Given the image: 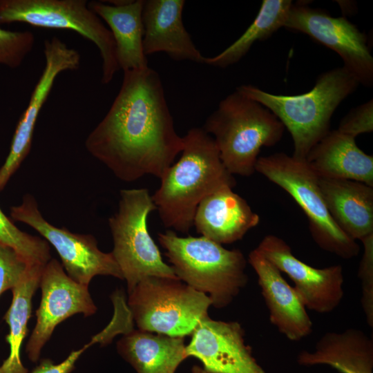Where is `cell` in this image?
Here are the masks:
<instances>
[{"mask_svg":"<svg viewBox=\"0 0 373 373\" xmlns=\"http://www.w3.org/2000/svg\"><path fill=\"white\" fill-rule=\"evenodd\" d=\"M183 146L160 77L149 66L124 71L118 94L85 140L88 152L124 182L160 178Z\"/></svg>","mask_w":373,"mask_h":373,"instance_id":"obj_1","label":"cell"},{"mask_svg":"<svg viewBox=\"0 0 373 373\" xmlns=\"http://www.w3.org/2000/svg\"><path fill=\"white\" fill-rule=\"evenodd\" d=\"M256 249L294 283L306 309L329 313L341 303L344 296L341 265L313 267L297 258L283 239L272 234L265 236Z\"/></svg>","mask_w":373,"mask_h":373,"instance_id":"obj_14","label":"cell"},{"mask_svg":"<svg viewBox=\"0 0 373 373\" xmlns=\"http://www.w3.org/2000/svg\"><path fill=\"white\" fill-rule=\"evenodd\" d=\"M296 361L303 366L328 365L341 373H373V341L354 328L327 332L314 350L300 352Z\"/></svg>","mask_w":373,"mask_h":373,"instance_id":"obj_21","label":"cell"},{"mask_svg":"<svg viewBox=\"0 0 373 373\" xmlns=\"http://www.w3.org/2000/svg\"><path fill=\"white\" fill-rule=\"evenodd\" d=\"M248 262L257 274L271 323L290 341H298L309 335L313 323L294 287L256 249L249 254Z\"/></svg>","mask_w":373,"mask_h":373,"instance_id":"obj_16","label":"cell"},{"mask_svg":"<svg viewBox=\"0 0 373 373\" xmlns=\"http://www.w3.org/2000/svg\"><path fill=\"white\" fill-rule=\"evenodd\" d=\"M158 241L177 278L209 296L217 309L231 304L248 283L247 260L239 249L204 236L180 237L172 230L160 233Z\"/></svg>","mask_w":373,"mask_h":373,"instance_id":"obj_4","label":"cell"},{"mask_svg":"<svg viewBox=\"0 0 373 373\" xmlns=\"http://www.w3.org/2000/svg\"><path fill=\"white\" fill-rule=\"evenodd\" d=\"M364 251L358 276L361 280V305L366 321L373 327V234L361 240Z\"/></svg>","mask_w":373,"mask_h":373,"instance_id":"obj_28","label":"cell"},{"mask_svg":"<svg viewBox=\"0 0 373 373\" xmlns=\"http://www.w3.org/2000/svg\"><path fill=\"white\" fill-rule=\"evenodd\" d=\"M143 2L128 1L119 6L105 1L88 3L89 8L109 27L115 44L117 64L123 71L149 66L143 49Z\"/></svg>","mask_w":373,"mask_h":373,"instance_id":"obj_22","label":"cell"},{"mask_svg":"<svg viewBox=\"0 0 373 373\" xmlns=\"http://www.w3.org/2000/svg\"><path fill=\"white\" fill-rule=\"evenodd\" d=\"M337 130L354 138L359 134L372 132V99L352 109L342 119Z\"/></svg>","mask_w":373,"mask_h":373,"instance_id":"obj_30","label":"cell"},{"mask_svg":"<svg viewBox=\"0 0 373 373\" xmlns=\"http://www.w3.org/2000/svg\"><path fill=\"white\" fill-rule=\"evenodd\" d=\"M39 287L41 295L36 323L26 345L28 358L32 362L39 360L44 346L59 323L77 314L93 315L97 309L88 286L70 278L55 258L43 267Z\"/></svg>","mask_w":373,"mask_h":373,"instance_id":"obj_12","label":"cell"},{"mask_svg":"<svg viewBox=\"0 0 373 373\" xmlns=\"http://www.w3.org/2000/svg\"><path fill=\"white\" fill-rule=\"evenodd\" d=\"M44 266L31 264L19 282L11 289L12 301L3 320L9 329L6 341L10 353L0 367L3 373H28L21 360V348L28 333L32 297L39 287Z\"/></svg>","mask_w":373,"mask_h":373,"instance_id":"obj_24","label":"cell"},{"mask_svg":"<svg viewBox=\"0 0 373 373\" xmlns=\"http://www.w3.org/2000/svg\"><path fill=\"white\" fill-rule=\"evenodd\" d=\"M185 346L210 373H266L245 344V330L236 321H216L209 316L195 327Z\"/></svg>","mask_w":373,"mask_h":373,"instance_id":"obj_15","label":"cell"},{"mask_svg":"<svg viewBox=\"0 0 373 373\" xmlns=\"http://www.w3.org/2000/svg\"><path fill=\"white\" fill-rule=\"evenodd\" d=\"M10 215L12 221L32 227L52 245L64 271L75 282L88 286L96 276H111L123 280L111 252L102 251L90 234L73 233L48 222L41 213L32 195L26 194L20 204L10 208Z\"/></svg>","mask_w":373,"mask_h":373,"instance_id":"obj_10","label":"cell"},{"mask_svg":"<svg viewBox=\"0 0 373 373\" xmlns=\"http://www.w3.org/2000/svg\"><path fill=\"white\" fill-rule=\"evenodd\" d=\"M35 35L29 30L12 31L0 27V64L10 68L21 65L32 51Z\"/></svg>","mask_w":373,"mask_h":373,"instance_id":"obj_27","label":"cell"},{"mask_svg":"<svg viewBox=\"0 0 373 373\" xmlns=\"http://www.w3.org/2000/svg\"><path fill=\"white\" fill-rule=\"evenodd\" d=\"M306 162L321 178L346 179L373 186V156L356 145L355 138L329 131L308 153Z\"/></svg>","mask_w":373,"mask_h":373,"instance_id":"obj_20","label":"cell"},{"mask_svg":"<svg viewBox=\"0 0 373 373\" xmlns=\"http://www.w3.org/2000/svg\"><path fill=\"white\" fill-rule=\"evenodd\" d=\"M292 4L290 0H263L256 17L245 32L218 55L204 57V64L226 68L239 61L256 41L267 39L284 27Z\"/></svg>","mask_w":373,"mask_h":373,"instance_id":"obj_25","label":"cell"},{"mask_svg":"<svg viewBox=\"0 0 373 373\" xmlns=\"http://www.w3.org/2000/svg\"><path fill=\"white\" fill-rule=\"evenodd\" d=\"M0 244L10 247L30 264L44 266L51 259L47 241L20 230L1 208Z\"/></svg>","mask_w":373,"mask_h":373,"instance_id":"obj_26","label":"cell"},{"mask_svg":"<svg viewBox=\"0 0 373 373\" xmlns=\"http://www.w3.org/2000/svg\"><path fill=\"white\" fill-rule=\"evenodd\" d=\"M259 222V216L231 187L205 197L198 204L193 218L198 233L220 245L242 239Z\"/></svg>","mask_w":373,"mask_h":373,"instance_id":"obj_18","label":"cell"},{"mask_svg":"<svg viewBox=\"0 0 373 373\" xmlns=\"http://www.w3.org/2000/svg\"><path fill=\"white\" fill-rule=\"evenodd\" d=\"M94 343L91 341L82 348L74 350L62 362L55 364L49 358H44L40 361V363L32 370L31 373H70L75 368V364L82 354L90 345Z\"/></svg>","mask_w":373,"mask_h":373,"instance_id":"obj_31","label":"cell"},{"mask_svg":"<svg viewBox=\"0 0 373 373\" xmlns=\"http://www.w3.org/2000/svg\"><path fill=\"white\" fill-rule=\"evenodd\" d=\"M44 68L17 123L8 155L0 167V192L4 189L31 150L38 117L57 77L62 72L77 70L80 66L79 52L57 37L44 41Z\"/></svg>","mask_w":373,"mask_h":373,"instance_id":"obj_13","label":"cell"},{"mask_svg":"<svg viewBox=\"0 0 373 373\" xmlns=\"http://www.w3.org/2000/svg\"><path fill=\"white\" fill-rule=\"evenodd\" d=\"M128 307L140 330L174 337L191 335L212 303L178 278L149 276L128 292Z\"/></svg>","mask_w":373,"mask_h":373,"instance_id":"obj_7","label":"cell"},{"mask_svg":"<svg viewBox=\"0 0 373 373\" xmlns=\"http://www.w3.org/2000/svg\"><path fill=\"white\" fill-rule=\"evenodd\" d=\"M271 182L283 189L303 209L315 242L323 249L344 258L356 257L360 248L330 216L318 184V177L305 160L284 153L259 157L255 166Z\"/></svg>","mask_w":373,"mask_h":373,"instance_id":"obj_8","label":"cell"},{"mask_svg":"<svg viewBox=\"0 0 373 373\" xmlns=\"http://www.w3.org/2000/svg\"><path fill=\"white\" fill-rule=\"evenodd\" d=\"M16 22L71 30L93 42L102 59L103 84L119 69L112 33L86 0H0V25Z\"/></svg>","mask_w":373,"mask_h":373,"instance_id":"obj_9","label":"cell"},{"mask_svg":"<svg viewBox=\"0 0 373 373\" xmlns=\"http://www.w3.org/2000/svg\"><path fill=\"white\" fill-rule=\"evenodd\" d=\"M202 128L213 136L227 169L249 176L262 147L276 144L285 128L267 108L236 90L220 102Z\"/></svg>","mask_w":373,"mask_h":373,"instance_id":"obj_5","label":"cell"},{"mask_svg":"<svg viewBox=\"0 0 373 373\" xmlns=\"http://www.w3.org/2000/svg\"><path fill=\"white\" fill-rule=\"evenodd\" d=\"M30 265L15 250L0 244V296L19 282Z\"/></svg>","mask_w":373,"mask_h":373,"instance_id":"obj_29","label":"cell"},{"mask_svg":"<svg viewBox=\"0 0 373 373\" xmlns=\"http://www.w3.org/2000/svg\"><path fill=\"white\" fill-rule=\"evenodd\" d=\"M183 140L180 158L161 176L152 199L164 226L186 233L200 202L222 188H233L236 182L213 138L202 128H191Z\"/></svg>","mask_w":373,"mask_h":373,"instance_id":"obj_2","label":"cell"},{"mask_svg":"<svg viewBox=\"0 0 373 373\" xmlns=\"http://www.w3.org/2000/svg\"><path fill=\"white\" fill-rule=\"evenodd\" d=\"M327 210L351 239L361 241L373 234V186L346 179L318 178Z\"/></svg>","mask_w":373,"mask_h":373,"instance_id":"obj_19","label":"cell"},{"mask_svg":"<svg viewBox=\"0 0 373 373\" xmlns=\"http://www.w3.org/2000/svg\"><path fill=\"white\" fill-rule=\"evenodd\" d=\"M191 373H210L199 365H193L191 368Z\"/></svg>","mask_w":373,"mask_h":373,"instance_id":"obj_32","label":"cell"},{"mask_svg":"<svg viewBox=\"0 0 373 373\" xmlns=\"http://www.w3.org/2000/svg\"><path fill=\"white\" fill-rule=\"evenodd\" d=\"M0 373H3V372H2L1 369V367H0Z\"/></svg>","mask_w":373,"mask_h":373,"instance_id":"obj_33","label":"cell"},{"mask_svg":"<svg viewBox=\"0 0 373 373\" xmlns=\"http://www.w3.org/2000/svg\"><path fill=\"white\" fill-rule=\"evenodd\" d=\"M184 0L143 2V49L145 55L163 52L176 61L204 64V57L193 42L182 21Z\"/></svg>","mask_w":373,"mask_h":373,"instance_id":"obj_17","label":"cell"},{"mask_svg":"<svg viewBox=\"0 0 373 373\" xmlns=\"http://www.w3.org/2000/svg\"><path fill=\"white\" fill-rule=\"evenodd\" d=\"M119 197L117 211L108 218V226L113 240L111 253L126 281L128 293L146 277L178 278L149 232V215L156 210L149 190L122 189Z\"/></svg>","mask_w":373,"mask_h":373,"instance_id":"obj_6","label":"cell"},{"mask_svg":"<svg viewBox=\"0 0 373 373\" xmlns=\"http://www.w3.org/2000/svg\"><path fill=\"white\" fill-rule=\"evenodd\" d=\"M184 338L133 329L118 341L117 349L137 373H175L185 359Z\"/></svg>","mask_w":373,"mask_h":373,"instance_id":"obj_23","label":"cell"},{"mask_svg":"<svg viewBox=\"0 0 373 373\" xmlns=\"http://www.w3.org/2000/svg\"><path fill=\"white\" fill-rule=\"evenodd\" d=\"M358 85L342 66L320 75L313 88L300 95H274L252 85H241L236 90L273 113L291 135L292 156L305 160L313 146L330 131L334 111Z\"/></svg>","mask_w":373,"mask_h":373,"instance_id":"obj_3","label":"cell"},{"mask_svg":"<svg viewBox=\"0 0 373 373\" xmlns=\"http://www.w3.org/2000/svg\"><path fill=\"white\" fill-rule=\"evenodd\" d=\"M284 27L303 32L339 55L359 84H373V57L365 35L343 17H334L320 9L292 4Z\"/></svg>","mask_w":373,"mask_h":373,"instance_id":"obj_11","label":"cell"}]
</instances>
